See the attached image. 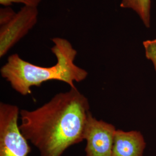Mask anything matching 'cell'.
<instances>
[{
    "mask_svg": "<svg viewBox=\"0 0 156 156\" xmlns=\"http://www.w3.org/2000/svg\"><path fill=\"white\" fill-rule=\"evenodd\" d=\"M90 108L87 97L76 87L71 88L35 110L22 109L19 128L40 156H62L83 140Z\"/></svg>",
    "mask_w": 156,
    "mask_h": 156,
    "instance_id": "6da1fadb",
    "label": "cell"
},
{
    "mask_svg": "<svg viewBox=\"0 0 156 156\" xmlns=\"http://www.w3.org/2000/svg\"><path fill=\"white\" fill-rule=\"evenodd\" d=\"M51 50L57 62L51 67L38 66L22 59L18 54L9 56L1 67V76L11 84L12 89L22 95L31 93V88L39 87L50 80H58L76 87L74 83L80 82L88 76L87 71L76 66L74 61L77 50L67 39L56 37Z\"/></svg>",
    "mask_w": 156,
    "mask_h": 156,
    "instance_id": "7a4b0ae2",
    "label": "cell"
},
{
    "mask_svg": "<svg viewBox=\"0 0 156 156\" xmlns=\"http://www.w3.org/2000/svg\"><path fill=\"white\" fill-rule=\"evenodd\" d=\"M20 111L16 105L0 103V156H27L31 152L19 128Z\"/></svg>",
    "mask_w": 156,
    "mask_h": 156,
    "instance_id": "3957f363",
    "label": "cell"
},
{
    "mask_svg": "<svg viewBox=\"0 0 156 156\" xmlns=\"http://www.w3.org/2000/svg\"><path fill=\"white\" fill-rule=\"evenodd\" d=\"M37 7L24 6L5 24L0 26V57H3L33 28L38 20Z\"/></svg>",
    "mask_w": 156,
    "mask_h": 156,
    "instance_id": "277c9868",
    "label": "cell"
},
{
    "mask_svg": "<svg viewBox=\"0 0 156 156\" xmlns=\"http://www.w3.org/2000/svg\"><path fill=\"white\" fill-rule=\"evenodd\" d=\"M116 130L113 125L97 120L90 112L84 132L86 156H111Z\"/></svg>",
    "mask_w": 156,
    "mask_h": 156,
    "instance_id": "5b68a950",
    "label": "cell"
},
{
    "mask_svg": "<svg viewBox=\"0 0 156 156\" xmlns=\"http://www.w3.org/2000/svg\"><path fill=\"white\" fill-rule=\"evenodd\" d=\"M145 147L144 138L140 131L116 129L111 156H143Z\"/></svg>",
    "mask_w": 156,
    "mask_h": 156,
    "instance_id": "8992f818",
    "label": "cell"
},
{
    "mask_svg": "<svg viewBox=\"0 0 156 156\" xmlns=\"http://www.w3.org/2000/svg\"><path fill=\"white\" fill-rule=\"evenodd\" d=\"M120 7L136 12L146 27L151 26V0H122Z\"/></svg>",
    "mask_w": 156,
    "mask_h": 156,
    "instance_id": "52a82bcc",
    "label": "cell"
},
{
    "mask_svg": "<svg viewBox=\"0 0 156 156\" xmlns=\"http://www.w3.org/2000/svg\"><path fill=\"white\" fill-rule=\"evenodd\" d=\"M143 45L146 57L152 62L156 73V39L145 41Z\"/></svg>",
    "mask_w": 156,
    "mask_h": 156,
    "instance_id": "ba28073f",
    "label": "cell"
},
{
    "mask_svg": "<svg viewBox=\"0 0 156 156\" xmlns=\"http://www.w3.org/2000/svg\"><path fill=\"white\" fill-rule=\"evenodd\" d=\"M42 0H0L1 5L9 6L14 3L23 4L24 6L37 7L39 5Z\"/></svg>",
    "mask_w": 156,
    "mask_h": 156,
    "instance_id": "9c48e42d",
    "label": "cell"
},
{
    "mask_svg": "<svg viewBox=\"0 0 156 156\" xmlns=\"http://www.w3.org/2000/svg\"><path fill=\"white\" fill-rule=\"evenodd\" d=\"M16 12L9 6H5V8H1L0 9V26L4 25L8 22L13 16L15 15Z\"/></svg>",
    "mask_w": 156,
    "mask_h": 156,
    "instance_id": "30bf717a",
    "label": "cell"
}]
</instances>
